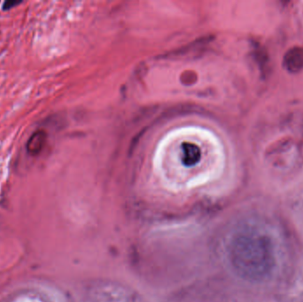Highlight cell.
<instances>
[{"mask_svg": "<svg viewBox=\"0 0 303 302\" xmlns=\"http://www.w3.org/2000/svg\"><path fill=\"white\" fill-rule=\"evenodd\" d=\"M48 134L43 129L35 130L26 143V151L32 156H38L42 153L47 142Z\"/></svg>", "mask_w": 303, "mask_h": 302, "instance_id": "cell-1", "label": "cell"}, {"mask_svg": "<svg viewBox=\"0 0 303 302\" xmlns=\"http://www.w3.org/2000/svg\"><path fill=\"white\" fill-rule=\"evenodd\" d=\"M23 2L22 1H17V0H6L4 1L3 6H2V10L3 11H9L13 7H16L17 5L22 4Z\"/></svg>", "mask_w": 303, "mask_h": 302, "instance_id": "cell-2", "label": "cell"}]
</instances>
